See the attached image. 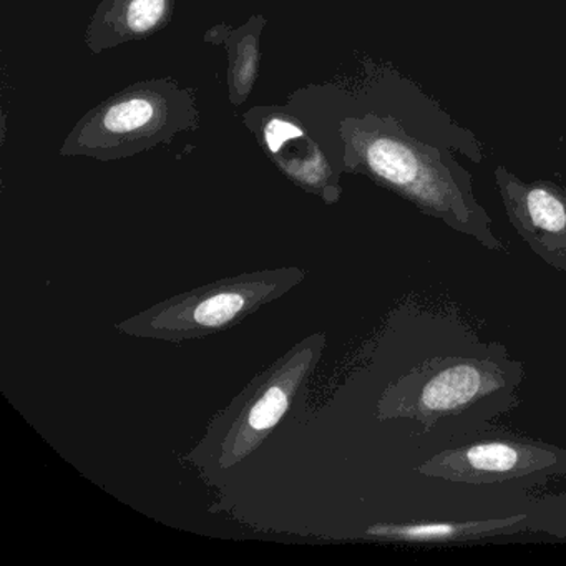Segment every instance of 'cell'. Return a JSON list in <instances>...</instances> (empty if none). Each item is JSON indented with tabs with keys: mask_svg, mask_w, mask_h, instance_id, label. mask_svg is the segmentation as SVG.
<instances>
[{
	"mask_svg": "<svg viewBox=\"0 0 566 566\" xmlns=\"http://www.w3.org/2000/svg\"><path fill=\"white\" fill-rule=\"evenodd\" d=\"M243 307V297L238 294H218L205 301L197 311L195 319L203 326H220L230 321Z\"/></svg>",
	"mask_w": 566,
	"mask_h": 566,
	"instance_id": "9c48e42d",
	"label": "cell"
},
{
	"mask_svg": "<svg viewBox=\"0 0 566 566\" xmlns=\"http://www.w3.org/2000/svg\"><path fill=\"white\" fill-rule=\"evenodd\" d=\"M493 175L518 237L539 260L566 274V188L553 181L520 180L505 167H496Z\"/></svg>",
	"mask_w": 566,
	"mask_h": 566,
	"instance_id": "277c9868",
	"label": "cell"
},
{
	"mask_svg": "<svg viewBox=\"0 0 566 566\" xmlns=\"http://www.w3.org/2000/svg\"><path fill=\"white\" fill-rule=\"evenodd\" d=\"M161 120V108L147 94L125 95L102 111L95 124L97 135L108 142L130 140L134 135L151 134Z\"/></svg>",
	"mask_w": 566,
	"mask_h": 566,
	"instance_id": "52a82bcc",
	"label": "cell"
},
{
	"mask_svg": "<svg viewBox=\"0 0 566 566\" xmlns=\"http://www.w3.org/2000/svg\"><path fill=\"white\" fill-rule=\"evenodd\" d=\"M430 479L465 485L533 486L566 475V449L518 433L492 430L436 453L419 467Z\"/></svg>",
	"mask_w": 566,
	"mask_h": 566,
	"instance_id": "3957f363",
	"label": "cell"
},
{
	"mask_svg": "<svg viewBox=\"0 0 566 566\" xmlns=\"http://www.w3.org/2000/svg\"><path fill=\"white\" fill-rule=\"evenodd\" d=\"M286 407L287 397L283 390L277 389V387L268 390L266 396L261 397L251 410L250 426L256 430L270 429L281 419Z\"/></svg>",
	"mask_w": 566,
	"mask_h": 566,
	"instance_id": "30bf717a",
	"label": "cell"
},
{
	"mask_svg": "<svg viewBox=\"0 0 566 566\" xmlns=\"http://www.w3.org/2000/svg\"><path fill=\"white\" fill-rule=\"evenodd\" d=\"M349 170L364 171L420 213L442 221L490 251L506 253L492 218L473 193V178L455 151L410 134L394 118L364 112L343 122Z\"/></svg>",
	"mask_w": 566,
	"mask_h": 566,
	"instance_id": "6da1fadb",
	"label": "cell"
},
{
	"mask_svg": "<svg viewBox=\"0 0 566 566\" xmlns=\"http://www.w3.org/2000/svg\"><path fill=\"white\" fill-rule=\"evenodd\" d=\"M301 130L287 122H273L266 128V142L271 150L277 151L291 138L301 137Z\"/></svg>",
	"mask_w": 566,
	"mask_h": 566,
	"instance_id": "8fae6325",
	"label": "cell"
},
{
	"mask_svg": "<svg viewBox=\"0 0 566 566\" xmlns=\"http://www.w3.org/2000/svg\"><path fill=\"white\" fill-rule=\"evenodd\" d=\"M525 366L502 344L482 354L439 356L400 377L380 400L382 419H407L426 432L447 423H486L520 403Z\"/></svg>",
	"mask_w": 566,
	"mask_h": 566,
	"instance_id": "7a4b0ae2",
	"label": "cell"
},
{
	"mask_svg": "<svg viewBox=\"0 0 566 566\" xmlns=\"http://www.w3.org/2000/svg\"><path fill=\"white\" fill-rule=\"evenodd\" d=\"M525 513L506 518L467 520V522H419L402 525H376L370 535L407 543H457L483 536L518 532L525 526Z\"/></svg>",
	"mask_w": 566,
	"mask_h": 566,
	"instance_id": "8992f818",
	"label": "cell"
},
{
	"mask_svg": "<svg viewBox=\"0 0 566 566\" xmlns=\"http://www.w3.org/2000/svg\"><path fill=\"white\" fill-rule=\"evenodd\" d=\"M170 0H118L108 12V24L122 38H144L161 25Z\"/></svg>",
	"mask_w": 566,
	"mask_h": 566,
	"instance_id": "ba28073f",
	"label": "cell"
},
{
	"mask_svg": "<svg viewBox=\"0 0 566 566\" xmlns=\"http://www.w3.org/2000/svg\"><path fill=\"white\" fill-rule=\"evenodd\" d=\"M373 102L367 112L394 118L403 128L439 147L449 148L473 164L485 160L482 144L469 128L457 124L419 85L387 69L382 81L374 82Z\"/></svg>",
	"mask_w": 566,
	"mask_h": 566,
	"instance_id": "5b68a950",
	"label": "cell"
}]
</instances>
